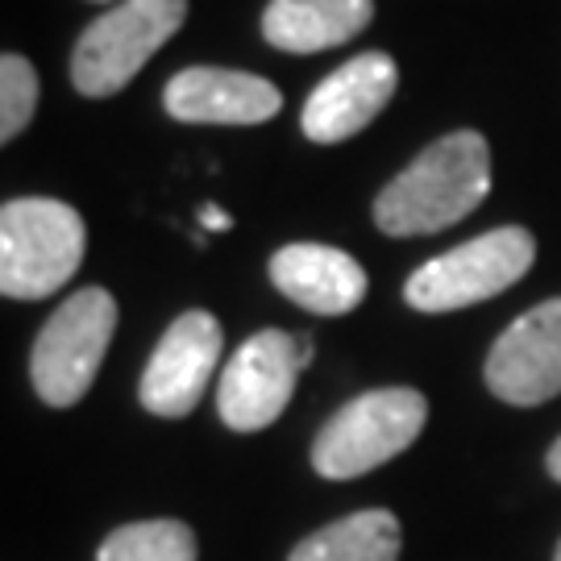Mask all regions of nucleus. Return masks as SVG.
Returning a JSON list of instances; mask_svg holds the SVG:
<instances>
[{
    "mask_svg": "<svg viewBox=\"0 0 561 561\" xmlns=\"http://www.w3.org/2000/svg\"><path fill=\"white\" fill-rule=\"evenodd\" d=\"M491 192V146L474 129L437 138L375 201V225L391 238H428L470 217Z\"/></svg>",
    "mask_w": 561,
    "mask_h": 561,
    "instance_id": "f257e3e1",
    "label": "nucleus"
},
{
    "mask_svg": "<svg viewBox=\"0 0 561 561\" xmlns=\"http://www.w3.org/2000/svg\"><path fill=\"white\" fill-rule=\"evenodd\" d=\"M88 250L83 217L62 201H9L0 208V291L46 300L80 271Z\"/></svg>",
    "mask_w": 561,
    "mask_h": 561,
    "instance_id": "f03ea898",
    "label": "nucleus"
},
{
    "mask_svg": "<svg viewBox=\"0 0 561 561\" xmlns=\"http://www.w3.org/2000/svg\"><path fill=\"white\" fill-rule=\"evenodd\" d=\"M428 403L416 387H379L333 412L312 442V466L321 479L345 482L400 458L421 437Z\"/></svg>",
    "mask_w": 561,
    "mask_h": 561,
    "instance_id": "7ed1b4c3",
    "label": "nucleus"
},
{
    "mask_svg": "<svg viewBox=\"0 0 561 561\" xmlns=\"http://www.w3.org/2000/svg\"><path fill=\"white\" fill-rule=\"evenodd\" d=\"M113 333H117V300L104 287H83L71 300H62L50 312V321L42 324L30 354V379L38 400L50 408L80 403L101 370Z\"/></svg>",
    "mask_w": 561,
    "mask_h": 561,
    "instance_id": "20e7f679",
    "label": "nucleus"
},
{
    "mask_svg": "<svg viewBox=\"0 0 561 561\" xmlns=\"http://www.w3.org/2000/svg\"><path fill=\"white\" fill-rule=\"evenodd\" d=\"M187 0H117L96 18L71 55V83L80 96H117L125 83L150 62L162 42L183 30Z\"/></svg>",
    "mask_w": 561,
    "mask_h": 561,
    "instance_id": "39448f33",
    "label": "nucleus"
},
{
    "mask_svg": "<svg viewBox=\"0 0 561 561\" xmlns=\"http://www.w3.org/2000/svg\"><path fill=\"white\" fill-rule=\"evenodd\" d=\"M533 259H537V238L520 225H503L482 238L461 241L458 250L442 259L424 262L403 287V300L416 312H458L516 287L528 275Z\"/></svg>",
    "mask_w": 561,
    "mask_h": 561,
    "instance_id": "423d86ee",
    "label": "nucleus"
},
{
    "mask_svg": "<svg viewBox=\"0 0 561 561\" xmlns=\"http://www.w3.org/2000/svg\"><path fill=\"white\" fill-rule=\"evenodd\" d=\"M312 337L262 329L229 358L217 382V412L233 433H262L291 403L300 370L312 362Z\"/></svg>",
    "mask_w": 561,
    "mask_h": 561,
    "instance_id": "0eeeda50",
    "label": "nucleus"
},
{
    "mask_svg": "<svg viewBox=\"0 0 561 561\" xmlns=\"http://www.w3.org/2000/svg\"><path fill=\"white\" fill-rule=\"evenodd\" d=\"M221 358V324L213 312L192 308L162 333L159 350L141 370V408L162 421H180L204 400Z\"/></svg>",
    "mask_w": 561,
    "mask_h": 561,
    "instance_id": "6e6552de",
    "label": "nucleus"
},
{
    "mask_svg": "<svg viewBox=\"0 0 561 561\" xmlns=\"http://www.w3.org/2000/svg\"><path fill=\"white\" fill-rule=\"evenodd\" d=\"M491 396L516 408H537L561 396V300H545L503 329L486 354Z\"/></svg>",
    "mask_w": 561,
    "mask_h": 561,
    "instance_id": "1a4fd4ad",
    "label": "nucleus"
},
{
    "mask_svg": "<svg viewBox=\"0 0 561 561\" xmlns=\"http://www.w3.org/2000/svg\"><path fill=\"white\" fill-rule=\"evenodd\" d=\"M400 71L387 55H358L324 76L304 104V134L321 146L362 134L396 96Z\"/></svg>",
    "mask_w": 561,
    "mask_h": 561,
    "instance_id": "9d476101",
    "label": "nucleus"
},
{
    "mask_svg": "<svg viewBox=\"0 0 561 561\" xmlns=\"http://www.w3.org/2000/svg\"><path fill=\"white\" fill-rule=\"evenodd\" d=\"M162 104L187 125H259L279 113V88L250 71L225 67H187L167 83Z\"/></svg>",
    "mask_w": 561,
    "mask_h": 561,
    "instance_id": "9b49d317",
    "label": "nucleus"
},
{
    "mask_svg": "<svg viewBox=\"0 0 561 561\" xmlns=\"http://www.w3.org/2000/svg\"><path fill=\"white\" fill-rule=\"evenodd\" d=\"M271 279L291 304L317 317H345L366 300V271L345 250L296 241L271 259Z\"/></svg>",
    "mask_w": 561,
    "mask_h": 561,
    "instance_id": "f8f14e48",
    "label": "nucleus"
},
{
    "mask_svg": "<svg viewBox=\"0 0 561 561\" xmlns=\"http://www.w3.org/2000/svg\"><path fill=\"white\" fill-rule=\"evenodd\" d=\"M370 18V0H271L262 13V38L287 55H317L358 38Z\"/></svg>",
    "mask_w": 561,
    "mask_h": 561,
    "instance_id": "ddd939ff",
    "label": "nucleus"
},
{
    "mask_svg": "<svg viewBox=\"0 0 561 561\" xmlns=\"http://www.w3.org/2000/svg\"><path fill=\"white\" fill-rule=\"evenodd\" d=\"M400 520L382 507H366L304 537L287 561H400Z\"/></svg>",
    "mask_w": 561,
    "mask_h": 561,
    "instance_id": "4468645a",
    "label": "nucleus"
},
{
    "mask_svg": "<svg viewBox=\"0 0 561 561\" xmlns=\"http://www.w3.org/2000/svg\"><path fill=\"white\" fill-rule=\"evenodd\" d=\"M96 561H196V533L183 520L121 524L104 537Z\"/></svg>",
    "mask_w": 561,
    "mask_h": 561,
    "instance_id": "2eb2a0df",
    "label": "nucleus"
},
{
    "mask_svg": "<svg viewBox=\"0 0 561 561\" xmlns=\"http://www.w3.org/2000/svg\"><path fill=\"white\" fill-rule=\"evenodd\" d=\"M38 108V76L30 59L4 55L0 59V141H13L34 121Z\"/></svg>",
    "mask_w": 561,
    "mask_h": 561,
    "instance_id": "dca6fc26",
    "label": "nucleus"
},
{
    "mask_svg": "<svg viewBox=\"0 0 561 561\" xmlns=\"http://www.w3.org/2000/svg\"><path fill=\"white\" fill-rule=\"evenodd\" d=\"M201 225H204V229H217V233H225V229H233V221H229V213H221L217 204H204V208H201Z\"/></svg>",
    "mask_w": 561,
    "mask_h": 561,
    "instance_id": "f3484780",
    "label": "nucleus"
},
{
    "mask_svg": "<svg viewBox=\"0 0 561 561\" xmlns=\"http://www.w3.org/2000/svg\"><path fill=\"white\" fill-rule=\"evenodd\" d=\"M545 466H549V474L561 482V437L553 442V449H549V458H545Z\"/></svg>",
    "mask_w": 561,
    "mask_h": 561,
    "instance_id": "a211bd4d",
    "label": "nucleus"
},
{
    "mask_svg": "<svg viewBox=\"0 0 561 561\" xmlns=\"http://www.w3.org/2000/svg\"><path fill=\"white\" fill-rule=\"evenodd\" d=\"M553 561H561V541H558V553H553Z\"/></svg>",
    "mask_w": 561,
    "mask_h": 561,
    "instance_id": "6ab92c4d",
    "label": "nucleus"
}]
</instances>
